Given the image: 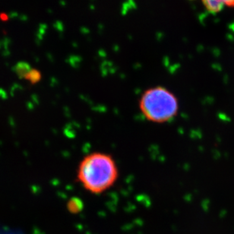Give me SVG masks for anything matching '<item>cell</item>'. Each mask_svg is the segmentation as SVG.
Wrapping results in <instances>:
<instances>
[{"label":"cell","mask_w":234,"mask_h":234,"mask_svg":"<svg viewBox=\"0 0 234 234\" xmlns=\"http://www.w3.org/2000/svg\"><path fill=\"white\" fill-rule=\"evenodd\" d=\"M41 79V74L40 73L39 71L36 70V69H31L29 73L26 75L25 79H27L32 84H35L38 82Z\"/></svg>","instance_id":"5"},{"label":"cell","mask_w":234,"mask_h":234,"mask_svg":"<svg viewBox=\"0 0 234 234\" xmlns=\"http://www.w3.org/2000/svg\"><path fill=\"white\" fill-rule=\"evenodd\" d=\"M30 65L27 62H18L15 66L13 67V71L18 75L19 79H25L26 75L31 70Z\"/></svg>","instance_id":"4"},{"label":"cell","mask_w":234,"mask_h":234,"mask_svg":"<svg viewBox=\"0 0 234 234\" xmlns=\"http://www.w3.org/2000/svg\"><path fill=\"white\" fill-rule=\"evenodd\" d=\"M118 167L111 155L102 152L87 154L80 162L78 180L83 188L98 195L110 189L117 182Z\"/></svg>","instance_id":"1"},{"label":"cell","mask_w":234,"mask_h":234,"mask_svg":"<svg viewBox=\"0 0 234 234\" xmlns=\"http://www.w3.org/2000/svg\"><path fill=\"white\" fill-rule=\"evenodd\" d=\"M204 6L211 12H218L224 7L234 8V0H202Z\"/></svg>","instance_id":"3"},{"label":"cell","mask_w":234,"mask_h":234,"mask_svg":"<svg viewBox=\"0 0 234 234\" xmlns=\"http://www.w3.org/2000/svg\"><path fill=\"white\" fill-rule=\"evenodd\" d=\"M139 108L147 120L164 123L177 117L178 99L169 89L161 86L153 87L143 93L139 100Z\"/></svg>","instance_id":"2"},{"label":"cell","mask_w":234,"mask_h":234,"mask_svg":"<svg viewBox=\"0 0 234 234\" xmlns=\"http://www.w3.org/2000/svg\"><path fill=\"white\" fill-rule=\"evenodd\" d=\"M69 209L71 211L75 212L79 211L81 209V202L78 198H73L69 202Z\"/></svg>","instance_id":"6"}]
</instances>
